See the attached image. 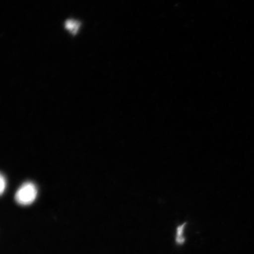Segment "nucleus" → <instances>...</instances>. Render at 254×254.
I'll list each match as a JSON object with an SVG mask.
<instances>
[{"label": "nucleus", "instance_id": "3", "mask_svg": "<svg viewBox=\"0 0 254 254\" xmlns=\"http://www.w3.org/2000/svg\"><path fill=\"white\" fill-rule=\"evenodd\" d=\"M185 226L186 224H184L182 225H180V226L177 228L176 241L180 244H183L184 241H185V238L183 237L184 228H185Z\"/></svg>", "mask_w": 254, "mask_h": 254}, {"label": "nucleus", "instance_id": "1", "mask_svg": "<svg viewBox=\"0 0 254 254\" xmlns=\"http://www.w3.org/2000/svg\"><path fill=\"white\" fill-rule=\"evenodd\" d=\"M37 193V187L33 183H25L16 192L15 199L20 205H30L36 200Z\"/></svg>", "mask_w": 254, "mask_h": 254}, {"label": "nucleus", "instance_id": "2", "mask_svg": "<svg viewBox=\"0 0 254 254\" xmlns=\"http://www.w3.org/2000/svg\"><path fill=\"white\" fill-rule=\"evenodd\" d=\"M80 23L77 20H68L65 23V28L72 35H75L80 28Z\"/></svg>", "mask_w": 254, "mask_h": 254}, {"label": "nucleus", "instance_id": "4", "mask_svg": "<svg viewBox=\"0 0 254 254\" xmlns=\"http://www.w3.org/2000/svg\"><path fill=\"white\" fill-rule=\"evenodd\" d=\"M6 180L4 176L0 174V195H1L5 191L6 188Z\"/></svg>", "mask_w": 254, "mask_h": 254}]
</instances>
